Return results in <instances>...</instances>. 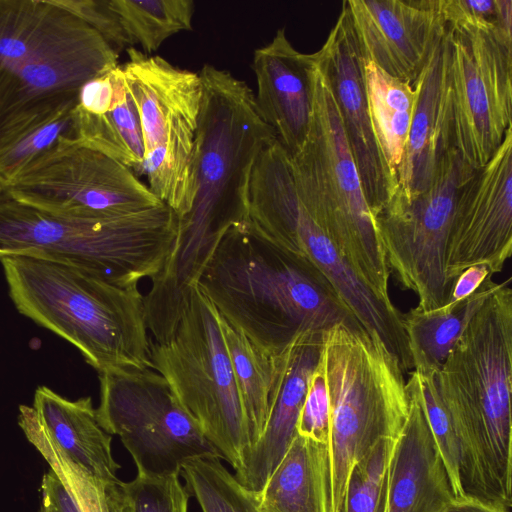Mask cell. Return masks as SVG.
<instances>
[{"label": "cell", "mask_w": 512, "mask_h": 512, "mask_svg": "<svg viewBox=\"0 0 512 512\" xmlns=\"http://www.w3.org/2000/svg\"><path fill=\"white\" fill-rule=\"evenodd\" d=\"M329 424L330 402L324 362L320 355L319 362L309 378L296 432L302 437L328 445Z\"/></svg>", "instance_id": "d590c367"}, {"label": "cell", "mask_w": 512, "mask_h": 512, "mask_svg": "<svg viewBox=\"0 0 512 512\" xmlns=\"http://www.w3.org/2000/svg\"><path fill=\"white\" fill-rule=\"evenodd\" d=\"M449 37L445 28L424 68L413 82L416 93L412 122L397 169L395 191L411 197L425 190L443 155L452 146L449 97Z\"/></svg>", "instance_id": "44dd1931"}, {"label": "cell", "mask_w": 512, "mask_h": 512, "mask_svg": "<svg viewBox=\"0 0 512 512\" xmlns=\"http://www.w3.org/2000/svg\"><path fill=\"white\" fill-rule=\"evenodd\" d=\"M248 221L269 241L319 270L358 324L378 335L396 355L403 372L413 368L403 315L354 273L308 213L284 154L272 153L256 163L250 181Z\"/></svg>", "instance_id": "30bf717a"}, {"label": "cell", "mask_w": 512, "mask_h": 512, "mask_svg": "<svg viewBox=\"0 0 512 512\" xmlns=\"http://www.w3.org/2000/svg\"><path fill=\"white\" fill-rule=\"evenodd\" d=\"M99 378L98 422L120 438L137 473L180 474L187 460L220 458L157 371L116 370L100 373Z\"/></svg>", "instance_id": "5bb4252c"}, {"label": "cell", "mask_w": 512, "mask_h": 512, "mask_svg": "<svg viewBox=\"0 0 512 512\" xmlns=\"http://www.w3.org/2000/svg\"><path fill=\"white\" fill-rule=\"evenodd\" d=\"M445 21L485 20L512 31L511 0H442Z\"/></svg>", "instance_id": "74e56055"}, {"label": "cell", "mask_w": 512, "mask_h": 512, "mask_svg": "<svg viewBox=\"0 0 512 512\" xmlns=\"http://www.w3.org/2000/svg\"><path fill=\"white\" fill-rule=\"evenodd\" d=\"M73 113L81 144L139 169L144 159L140 120L121 65L86 82Z\"/></svg>", "instance_id": "603a6c76"}, {"label": "cell", "mask_w": 512, "mask_h": 512, "mask_svg": "<svg viewBox=\"0 0 512 512\" xmlns=\"http://www.w3.org/2000/svg\"><path fill=\"white\" fill-rule=\"evenodd\" d=\"M73 108L0 150V195L57 151L79 142Z\"/></svg>", "instance_id": "1f68e13d"}, {"label": "cell", "mask_w": 512, "mask_h": 512, "mask_svg": "<svg viewBox=\"0 0 512 512\" xmlns=\"http://www.w3.org/2000/svg\"><path fill=\"white\" fill-rule=\"evenodd\" d=\"M5 195H6V194H5ZM5 195H0V198H1V197H3V196H5Z\"/></svg>", "instance_id": "b9f144b4"}, {"label": "cell", "mask_w": 512, "mask_h": 512, "mask_svg": "<svg viewBox=\"0 0 512 512\" xmlns=\"http://www.w3.org/2000/svg\"><path fill=\"white\" fill-rule=\"evenodd\" d=\"M452 146L483 167L512 126V31L485 21H445Z\"/></svg>", "instance_id": "7c38bea8"}, {"label": "cell", "mask_w": 512, "mask_h": 512, "mask_svg": "<svg viewBox=\"0 0 512 512\" xmlns=\"http://www.w3.org/2000/svg\"><path fill=\"white\" fill-rule=\"evenodd\" d=\"M363 62L413 84L445 28L442 0H345Z\"/></svg>", "instance_id": "e0dca14e"}, {"label": "cell", "mask_w": 512, "mask_h": 512, "mask_svg": "<svg viewBox=\"0 0 512 512\" xmlns=\"http://www.w3.org/2000/svg\"><path fill=\"white\" fill-rule=\"evenodd\" d=\"M256 494L261 512H329L328 446L296 434Z\"/></svg>", "instance_id": "d4e9b609"}, {"label": "cell", "mask_w": 512, "mask_h": 512, "mask_svg": "<svg viewBox=\"0 0 512 512\" xmlns=\"http://www.w3.org/2000/svg\"><path fill=\"white\" fill-rule=\"evenodd\" d=\"M315 53L331 86L342 128L373 215L392 197L397 180L383 158L372 127L363 60L342 10L325 43Z\"/></svg>", "instance_id": "ac0fdd59"}, {"label": "cell", "mask_w": 512, "mask_h": 512, "mask_svg": "<svg viewBox=\"0 0 512 512\" xmlns=\"http://www.w3.org/2000/svg\"><path fill=\"white\" fill-rule=\"evenodd\" d=\"M177 232L178 216L164 203L127 215L75 218L0 198V257L64 263L121 287L157 275Z\"/></svg>", "instance_id": "8992f818"}, {"label": "cell", "mask_w": 512, "mask_h": 512, "mask_svg": "<svg viewBox=\"0 0 512 512\" xmlns=\"http://www.w3.org/2000/svg\"><path fill=\"white\" fill-rule=\"evenodd\" d=\"M330 402L329 512H339L353 466L383 438H396L409 396L396 355L358 324L339 322L322 332Z\"/></svg>", "instance_id": "52a82bcc"}, {"label": "cell", "mask_w": 512, "mask_h": 512, "mask_svg": "<svg viewBox=\"0 0 512 512\" xmlns=\"http://www.w3.org/2000/svg\"><path fill=\"white\" fill-rule=\"evenodd\" d=\"M252 69L260 115L292 158L302 148L309 129L314 56L296 50L281 28L270 43L254 51Z\"/></svg>", "instance_id": "ffe728a7"}, {"label": "cell", "mask_w": 512, "mask_h": 512, "mask_svg": "<svg viewBox=\"0 0 512 512\" xmlns=\"http://www.w3.org/2000/svg\"><path fill=\"white\" fill-rule=\"evenodd\" d=\"M31 407L43 432L67 458L97 478L119 481L112 435L100 426L90 397L72 401L40 386Z\"/></svg>", "instance_id": "cb8c5ba5"}, {"label": "cell", "mask_w": 512, "mask_h": 512, "mask_svg": "<svg viewBox=\"0 0 512 512\" xmlns=\"http://www.w3.org/2000/svg\"><path fill=\"white\" fill-rule=\"evenodd\" d=\"M0 263L16 309L73 344L99 374L152 369L138 286L31 256L4 255Z\"/></svg>", "instance_id": "5b68a950"}, {"label": "cell", "mask_w": 512, "mask_h": 512, "mask_svg": "<svg viewBox=\"0 0 512 512\" xmlns=\"http://www.w3.org/2000/svg\"><path fill=\"white\" fill-rule=\"evenodd\" d=\"M436 374L412 371L409 381L423 407L429 428L441 453L455 497L465 495L461 485V458L458 439L436 383Z\"/></svg>", "instance_id": "836d02e7"}, {"label": "cell", "mask_w": 512, "mask_h": 512, "mask_svg": "<svg viewBox=\"0 0 512 512\" xmlns=\"http://www.w3.org/2000/svg\"><path fill=\"white\" fill-rule=\"evenodd\" d=\"M123 29L150 54L174 34L192 30V0H110Z\"/></svg>", "instance_id": "f546056e"}, {"label": "cell", "mask_w": 512, "mask_h": 512, "mask_svg": "<svg viewBox=\"0 0 512 512\" xmlns=\"http://www.w3.org/2000/svg\"><path fill=\"white\" fill-rule=\"evenodd\" d=\"M118 65L102 36L55 0H0V150L75 107Z\"/></svg>", "instance_id": "277c9868"}, {"label": "cell", "mask_w": 512, "mask_h": 512, "mask_svg": "<svg viewBox=\"0 0 512 512\" xmlns=\"http://www.w3.org/2000/svg\"><path fill=\"white\" fill-rule=\"evenodd\" d=\"M496 283L436 373L461 458L465 495L511 509L512 289Z\"/></svg>", "instance_id": "7a4b0ae2"}, {"label": "cell", "mask_w": 512, "mask_h": 512, "mask_svg": "<svg viewBox=\"0 0 512 512\" xmlns=\"http://www.w3.org/2000/svg\"><path fill=\"white\" fill-rule=\"evenodd\" d=\"M322 350V332L297 335L276 359L271 408L264 430L247 454L236 479L247 489L259 492L278 466L296 436L309 378Z\"/></svg>", "instance_id": "d6986e66"}, {"label": "cell", "mask_w": 512, "mask_h": 512, "mask_svg": "<svg viewBox=\"0 0 512 512\" xmlns=\"http://www.w3.org/2000/svg\"><path fill=\"white\" fill-rule=\"evenodd\" d=\"M474 168L449 149L430 185L406 197L395 191L373 214L386 262L401 287L418 297L417 309L430 311L447 302L446 249L458 194Z\"/></svg>", "instance_id": "4fadbf2b"}, {"label": "cell", "mask_w": 512, "mask_h": 512, "mask_svg": "<svg viewBox=\"0 0 512 512\" xmlns=\"http://www.w3.org/2000/svg\"><path fill=\"white\" fill-rule=\"evenodd\" d=\"M122 65L136 106L144 146L139 167L151 192L178 218L195 197V136L202 100L199 73L178 68L160 56L134 47Z\"/></svg>", "instance_id": "8fae6325"}, {"label": "cell", "mask_w": 512, "mask_h": 512, "mask_svg": "<svg viewBox=\"0 0 512 512\" xmlns=\"http://www.w3.org/2000/svg\"><path fill=\"white\" fill-rule=\"evenodd\" d=\"M18 424L60 479L80 512H130L122 481L97 478L67 458L43 432L30 407L20 409Z\"/></svg>", "instance_id": "f1b7e54d"}, {"label": "cell", "mask_w": 512, "mask_h": 512, "mask_svg": "<svg viewBox=\"0 0 512 512\" xmlns=\"http://www.w3.org/2000/svg\"><path fill=\"white\" fill-rule=\"evenodd\" d=\"M363 72L372 127L383 158L397 180L415 107V89L372 62H363Z\"/></svg>", "instance_id": "484cf974"}, {"label": "cell", "mask_w": 512, "mask_h": 512, "mask_svg": "<svg viewBox=\"0 0 512 512\" xmlns=\"http://www.w3.org/2000/svg\"><path fill=\"white\" fill-rule=\"evenodd\" d=\"M409 410L394 443L384 512H442L455 498L417 392L406 383Z\"/></svg>", "instance_id": "7402d4cb"}, {"label": "cell", "mask_w": 512, "mask_h": 512, "mask_svg": "<svg viewBox=\"0 0 512 512\" xmlns=\"http://www.w3.org/2000/svg\"><path fill=\"white\" fill-rule=\"evenodd\" d=\"M55 1L97 31L118 54L125 48L134 47L117 13L111 7L110 0Z\"/></svg>", "instance_id": "8d00e7d4"}, {"label": "cell", "mask_w": 512, "mask_h": 512, "mask_svg": "<svg viewBox=\"0 0 512 512\" xmlns=\"http://www.w3.org/2000/svg\"><path fill=\"white\" fill-rule=\"evenodd\" d=\"M218 457L185 461L180 470L185 487L202 512H261L257 494L244 487Z\"/></svg>", "instance_id": "4dcf8cb0"}, {"label": "cell", "mask_w": 512, "mask_h": 512, "mask_svg": "<svg viewBox=\"0 0 512 512\" xmlns=\"http://www.w3.org/2000/svg\"><path fill=\"white\" fill-rule=\"evenodd\" d=\"M493 273L486 264L472 265L463 270L452 282L444 307L451 308L470 297Z\"/></svg>", "instance_id": "ab89813d"}, {"label": "cell", "mask_w": 512, "mask_h": 512, "mask_svg": "<svg viewBox=\"0 0 512 512\" xmlns=\"http://www.w3.org/2000/svg\"><path fill=\"white\" fill-rule=\"evenodd\" d=\"M5 194L49 213L75 218L127 215L163 203L131 168L80 141L48 157Z\"/></svg>", "instance_id": "9a60e30c"}, {"label": "cell", "mask_w": 512, "mask_h": 512, "mask_svg": "<svg viewBox=\"0 0 512 512\" xmlns=\"http://www.w3.org/2000/svg\"><path fill=\"white\" fill-rule=\"evenodd\" d=\"M442 512H510V509L473 496L455 497Z\"/></svg>", "instance_id": "60d3db41"}, {"label": "cell", "mask_w": 512, "mask_h": 512, "mask_svg": "<svg viewBox=\"0 0 512 512\" xmlns=\"http://www.w3.org/2000/svg\"><path fill=\"white\" fill-rule=\"evenodd\" d=\"M496 282L488 279L456 306L430 311L416 307L403 315V326L415 371L436 374L459 338L471 311L490 293Z\"/></svg>", "instance_id": "4316f807"}, {"label": "cell", "mask_w": 512, "mask_h": 512, "mask_svg": "<svg viewBox=\"0 0 512 512\" xmlns=\"http://www.w3.org/2000/svg\"><path fill=\"white\" fill-rule=\"evenodd\" d=\"M151 367L168 382L220 458L238 471L250 445L221 316L194 284L172 338L150 343Z\"/></svg>", "instance_id": "9c48e42d"}, {"label": "cell", "mask_w": 512, "mask_h": 512, "mask_svg": "<svg viewBox=\"0 0 512 512\" xmlns=\"http://www.w3.org/2000/svg\"><path fill=\"white\" fill-rule=\"evenodd\" d=\"M122 489L130 512H188L190 494L180 474L144 475L137 473Z\"/></svg>", "instance_id": "e575fe53"}, {"label": "cell", "mask_w": 512, "mask_h": 512, "mask_svg": "<svg viewBox=\"0 0 512 512\" xmlns=\"http://www.w3.org/2000/svg\"><path fill=\"white\" fill-rule=\"evenodd\" d=\"M40 491L39 512H80L69 492L51 469L43 475Z\"/></svg>", "instance_id": "f35d334b"}, {"label": "cell", "mask_w": 512, "mask_h": 512, "mask_svg": "<svg viewBox=\"0 0 512 512\" xmlns=\"http://www.w3.org/2000/svg\"><path fill=\"white\" fill-rule=\"evenodd\" d=\"M512 253V126L492 158L461 188L446 249L450 285L466 268L486 264L503 270ZM451 288V287H450Z\"/></svg>", "instance_id": "2e32d148"}, {"label": "cell", "mask_w": 512, "mask_h": 512, "mask_svg": "<svg viewBox=\"0 0 512 512\" xmlns=\"http://www.w3.org/2000/svg\"><path fill=\"white\" fill-rule=\"evenodd\" d=\"M202 100L195 136V197L178 218L177 237L152 289L180 304L224 233L248 219L254 165L277 138L260 115L246 82L205 64L199 72Z\"/></svg>", "instance_id": "6da1fadb"}, {"label": "cell", "mask_w": 512, "mask_h": 512, "mask_svg": "<svg viewBox=\"0 0 512 512\" xmlns=\"http://www.w3.org/2000/svg\"><path fill=\"white\" fill-rule=\"evenodd\" d=\"M221 328L245 413L251 449L264 430L271 408L276 359L222 317Z\"/></svg>", "instance_id": "83f0119b"}, {"label": "cell", "mask_w": 512, "mask_h": 512, "mask_svg": "<svg viewBox=\"0 0 512 512\" xmlns=\"http://www.w3.org/2000/svg\"><path fill=\"white\" fill-rule=\"evenodd\" d=\"M196 284L229 325L270 355L302 332L358 324L319 270L248 220L228 228Z\"/></svg>", "instance_id": "3957f363"}, {"label": "cell", "mask_w": 512, "mask_h": 512, "mask_svg": "<svg viewBox=\"0 0 512 512\" xmlns=\"http://www.w3.org/2000/svg\"><path fill=\"white\" fill-rule=\"evenodd\" d=\"M309 129L289 158L297 193L354 273L382 301L389 296L390 269L374 217L346 140L331 86L316 53Z\"/></svg>", "instance_id": "ba28073f"}, {"label": "cell", "mask_w": 512, "mask_h": 512, "mask_svg": "<svg viewBox=\"0 0 512 512\" xmlns=\"http://www.w3.org/2000/svg\"><path fill=\"white\" fill-rule=\"evenodd\" d=\"M397 437L379 440L353 466L339 512L385 511L387 468Z\"/></svg>", "instance_id": "d6a6232c"}]
</instances>
